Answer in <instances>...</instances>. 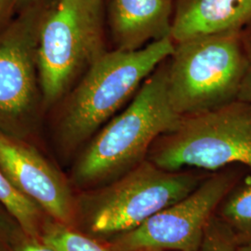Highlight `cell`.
Instances as JSON below:
<instances>
[{"label": "cell", "mask_w": 251, "mask_h": 251, "mask_svg": "<svg viewBox=\"0 0 251 251\" xmlns=\"http://www.w3.org/2000/svg\"><path fill=\"white\" fill-rule=\"evenodd\" d=\"M238 236L222 218L212 216L207 222L198 251H234Z\"/></svg>", "instance_id": "9a60e30c"}, {"label": "cell", "mask_w": 251, "mask_h": 251, "mask_svg": "<svg viewBox=\"0 0 251 251\" xmlns=\"http://www.w3.org/2000/svg\"><path fill=\"white\" fill-rule=\"evenodd\" d=\"M251 23V0H178L171 39L238 32Z\"/></svg>", "instance_id": "8fae6325"}, {"label": "cell", "mask_w": 251, "mask_h": 251, "mask_svg": "<svg viewBox=\"0 0 251 251\" xmlns=\"http://www.w3.org/2000/svg\"><path fill=\"white\" fill-rule=\"evenodd\" d=\"M21 230V227L14 218L0 203V251L5 250Z\"/></svg>", "instance_id": "ac0fdd59"}, {"label": "cell", "mask_w": 251, "mask_h": 251, "mask_svg": "<svg viewBox=\"0 0 251 251\" xmlns=\"http://www.w3.org/2000/svg\"><path fill=\"white\" fill-rule=\"evenodd\" d=\"M245 56V71L237 100L251 104V23L240 31Z\"/></svg>", "instance_id": "2e32d148"}, {"label": "cell", "mask_w": 251, "mask_h": 251, "mask_svg": "<svg viewBox=\"0 0 251 251\" xmlns=\"http://www.w3.org/2000/svg\"><path fill=\"white\" fill-rule=\"evenodd\" d=\"M39 239L56 251H117L50 218L47 219Z\"/></svg>", "instance_id": "4fadbf2b"}, {"label": "cell", "mask_w": 251, "mask_h": 251, "mask_svg": "<svg viewBox=\"0 0 251 251\" xmlns=\"http://www.w3.org/2000/svg\"><path fill=\"white\" fill-rule=\"evenodd\" d=\"M20 0H0V29L8 25L19 10Z\"/></svg>", "instance_id": "d6986e66"}, {"label": "cell", "mask_w": 251, "mask_h": 251, "mask_svg": "<svg viewBox=\"0 0 251 251\" xmlns=\"http://www.w3.org/2000/svg\"><path fill=\"white\" fill-rule=\"evenodd\" d=\"M34 1H36V0H20L19 9L23 8V7H25V6H26V5L30 4V3H32V2H34Z\"/></svg>", "instance_id": "44dd1931"}, {"label": "cell", "mask_w": 251, "mask_h": 251, "mask_svg": "<svg viewBox=\"0 0 251 251\" xmlns=\"http://www.w3.org/2000/svg\"><path fill=\"white\" fill-rule=\"evenodd\" d=\"M3 251H56L39 238H35L21 230Z\"/></svg>", "instance_id": "e0dca14e"}, {"label": "cell", "mask_w": 251, "mask_h": 251, "mask_svg": "<svg viewBox=\"0 0 251 251\" xmlns=\"http://www.w3.org/2000/svg\"><path fill=\"white\" fill-rule=\"evenodd\" d=\"M0 203L14 218L25 233L40 238L48 216L30 199L12 186L0 170Z\"/></svg>", "instance_id": "7c38bea8"}, {"label": "cell", "mask_w": 251, "mask_h": 251, "mask_svg": "<svg viewBox=\"0 0 251 251\" xmlns=\"http://www.w3.org/2000/svg\"><path fill=\"white\" fill-rule=\"evenodd\" d=\"M198 186L193 174L168 171L145 159L134 169L76 202L86 232L98 237L130 232L186 198Z\"/></svg>", "instance_id": "5b68a950"}, {"label": "cell", "mask_w": 251, "mask_h": 251, "mask_svg": "<svg viewBox=\"0 0 251 251\" xmlns=\"http://www.w3.org/2000/svg\"></svg>", "instance_id": "7402d4cb"}, {"label": "cell", "mask_w": 251, "mask_h": 251, "mask_svg": "<svg viewBox=\"0 0 251 251\" xmlns=\"http://www.w3.org/2000/svg\"><path fill=\"white\" fill-rule=\"evenodd\" d=\"M167 60L81 152L73 168L75 185L93 187L118 179L147 159L154 142L177 125L181 117L169 96Z\"/></svg>", "instance_id": "6da1fadb"}, {"label": "cell", "mask_w": 251, "mask_h": 251, "mask_svg": "<svg viewBox=\"0 0 251 251\" xmlns=\"http://www.w3.org/2000/svg\"><path fill=\"white\" fill-rule=\"evenodd\" d=\"M233 183L232 174H216L134 230L117 235L110 247L117 251H198L207 222Z\"/></svg>", "instance_id": "ba28073f"}, {"label": "cell", "mask_w": 251, "mask_h": 251, "mask_svg": "<svg viewBox=\"0 0 251 251\" xmlns=\"http://www.w3.org/2000/svg\"><path fill=\"white\" fill-rule=\"evenodd\" d=\"M0 170L46 215L75 227L76 201L69 181L30 141L0 132Z\"/></svg>", "instance_id": "9c48e42d"}, {"label": "cell", "mask_w": 251, "mask_h": 251, "mask_svg": "<svg viewBox=\"0 0 251 251\" xmlns=\"http://www.w3.org/2000/svg\"><path fill=\"white\" fill-rule=\"evenodd\" d=\"M234 251H251V239H248L245 243L241 245L238 244Z\"/></svg>", "instance_id": "ffe728a7"}, {"label": "cell", "mask_w": 251, "mask_h": 251, "mask_svg": "<svg viewBox=\"0 0 251 251\" xmlns=\"http://www.w3.org/2000/svg\"><path fill=\"white\" fill-rule=\"evenodd\" d=\"M167 71L171 105L180 117L237 100L245 71L240 31L175 43Z\"/></svg>", "instance_id": "277c9868"}, {"label": "cell", "mask_w": 251, "mask_h": 251, "mask_svg": "<svg viewBox=\"0 0 251 251\" xmlns=\"http://www.w3.org/2000/svg\"><path fill=\"white\" fill-rule=\"evenodd\" d=\"M221 218L237 236L251 239V181L227 196L221 210Z\"/></svg>", "instance_id": "5bb4252c"}, {"label": "cell", "mask_w": 251, "mask_h": 251, "mask_svg": "<svg viewBox=\"0 0 251 251\" xmlns=\"http://www.w3.org/2000/svg\"></svg>", "instance_id": "603a6c76"}, {"label": "cell", "mask_w": 251, "mask_h": 251, "mask_svg": "<svg viewBox=\"0 0 251 251\" xmlns=\"http://www.w3.org/2000/svg\"><path fill=\"white\" fill-rule=\"evenodd\" d=\"M174 47L167 37L134 51L106 50L92 63L63 98L56 123V139L63 152L75 151L95 135L134 97Z\"/></svg>", "instance_id": "7a4b0ae2"}, {"label": "cell", "mask_w": 251, "mask_h": 251, "mask_svg": "<svg viewBox=\"0 0 251 251\" xmlns=\"http://www.w3.org/2000/svg\"><path fill=\"white\" fill-rule=\"evenodd\" d=\"M50 3L28 4L0 29V132L27 141L36 133L44 110L37 46Z\"/></svg>", "instance_id": "52a82bcc"}, {"label": "cell", "mask_w": 251, "mask_h": 251, "mask_svg": "<svg viewBox=\"0 0 251 251\" xmlns=\"http://www.w3.org/2000/svg\"><path fill=\"white\" fill-rule=\"evenodd\" d=\"M105 51L103 0H50L37 46L44 108L63 100Z\"/></svg>", "instance_id": "3957f363"}, {"label": "cell", "mask_w": 251, "mask_h": 251, "mask_svg": "<svg viewBox=\"0 0 251 251\" xmlns=\"http://www.w3.org/2000/svg\"><path fill=\"white\" fill-rule=\"evenodd\" d=\"M172 0H109L108 24L115 50L134 51L171 37Z\"/></svg>", "instance_id": "30bf717a"}, {"label": "cell", "mask_w": 251, "mask_h": 251, "mask_svg": "<svg viewBox=\"0 0 251 251\" xmlns=\"http://www.w3.org/2000/svg\"><path fill=\"white\" fill-rule=\"evenodd\" d=\"M148 154L147 159L168 171L185 167L216 171L233 163L251 168V104L234 100L181 117Z\"/></svg>", "instance_id": "8992f818"}]
</instances>
